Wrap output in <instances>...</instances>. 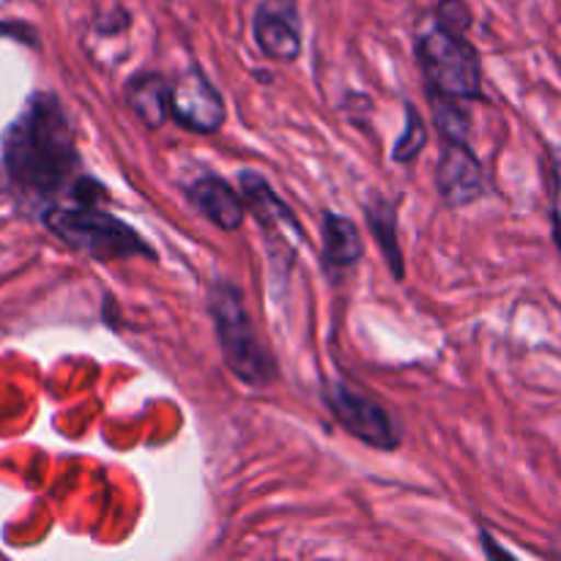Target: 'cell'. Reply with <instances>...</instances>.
I'll return each instance as SVG.
<instances>
[{
	"label": "cell",
	"mask_w": 561,
	"mask_h": 561,
	"mask_svg": "<svg viewBox=\"0 0 561 561\" xmlns=\"http://www.w3.org/2000/svg\"><path fill=\"white\" fill-rule=\"evenodd\" d=\"M252 31L266 58L277 64H294L301 55L299 0H261Z\"/></svg>",
	"instance_id": "obj_7"
},
{
	"label": "cell",
	"mask_w": 561,
	"mask_h": 561,
	"mask_svg": "<svg viewBox=\"0 0 561 561\" xmlns=\"http://www.w3.org/2000/svg\"><path fill=\"white\" fill-rule=\"evenodd\" d=\"M329 409H332L334 420L345 427L354 438H359L367 447L383 449V453H392L400 447V431L394 425L392 416L387 414V409L370 400L367 394L356 392L348 383H329L327 392Z\"/></svg>",
	"instance_id": "obj_5"
},
{
	"label": "cell",
	"mask_w": 561,
	"mask_h": 561,
	"mask_svg": "<svg viewBox=\"0 0 561 561\" xmlns=\"http://www.w3.org/2000/svg\"><path fill=\"white\" fill-rule=\"evenodd\" d=\"M239 184H241V195H244L247 201V208L255 214V219L266 228L268 236L290 233L296 241H301L299 222H296V217L290 214V208L274 195V190L266 184V179H261V175L252 173V170H244Z\"/></svg>",
	"instance_id": "obj_10"
},
{
	"label": "cell",
	"mask_w": 561,
	"mask_h": 561,
	"mask_svg": "<svg viewBox=\"0 0 561 561\" xmlns=\"http://www.w3.org/2000/svg\"><path fill=\"white\" fill-rule=\"evenodd\" d=\"M208 310H211L219 351H222V359L230 373L250 387H268L277 378V367L247 316L241 290L233 283L219 279L211 285Z\"/></svg>",
	"instance_id": "obj_2"
},
{
	"label": "cell",
	"mask_w": 561,
	"mask_h": 561,
	"mask_svg": "<svg viewBox=\"0 0 561 561\" xmlns=\"http://www.w3.org/2000/svg\"><path fill=\"white\" fill-rule=\"evenodd\" d=\"M416 58L422 71L438 96L447 99H480L482 96V69L480 53L471 47L469 38L444 25H433L431 31L416 38Z\"/></svg>",
	"instance_id": "obj_4"
},
{
	"label": "cell",
	"mask_w": 561,
	"mask_h": 561,
	"mask_svg": "<svg viewBox=\"0 0 561 561\" xmlns=\"http://www.w3.org/2000/svg\"><path fill=\"white\" fill-rule=\"evenodd\" d=\"M458 99H447V96H438V102H433V113H436V124L442 129L444 137H453V140H463L466 129V113L458 107Z\"/></svg>",
	"instance_id": "obj_15"
},
{
	"label": "cell",
	"mask_w": 561,
	"mask_h": 561,
	"mask_svg": "<svg viewBox=\"0 0 561 561\" xmlns=\"http://www.w3.org/2000/svg\"><path fill=\"white\" fill-rule=\"evenodd\" d=\"M362 255H365V244L356 225L334 211L323 214V266L337 274L359 263Z\"/></svg>",
	"instance_id": "obj_11"
},
{
	"label": "cell",
	"mask_w": 561,
	"mask_h": 561,
	"mask_svg": "<svg viewBox=\"0 0 561 561\" xmlns=\"http://www.w3.org/2000/svg\"><path fill=\"white\" fill-rule=\"evenodd\" d=\"M553 179H557V190H553V222H557V239H559V247H561V153L557 157Z\"/></svg>",
	"instance_id": "obj_17"
},
{
	"label": "cell",
	"mask_w": 561,
	"mask_h": 561,
	"mask_svg": "<svg viewBox=\"0 0 561 561\" xmlns=\"http://www.w3.org/2000/svg\"><path fill=\"white\" fill-rule=\"evenodd\" d=\"M190 201L201 208L208 222L217 225L225 233H236L247 219V201L244 195L233 190L219 175H203L190 186Z\"/></svg>",
	"instance_id": "obj_9"
},
{
	"label": "cell",
	"mask_w": 561,
	"mask_h": 561,
	"mask_svg": "<svg viewBox=\"0 0 561 561\" xmlns=\"http://www.w3.org/2000/svg\"><path fill=\"white\" fill-rule=\"evenodd\" d=\"M44 225L71 250L85 252L96 261H118V257H153V250L118 217L99 211L93 203L77 206H53L44 211Z\"/></svg>",
	"instance_id": "obj_3"
},
{
	"label": "cell",
	"mask_w": 561,
	"mask_h": 561,
	"mask_svg": "<svg viewBox=\"0 0 561 561\" xmlns=\"http://www.w3.org/2000/svg\"><path fill=\"white\" fill-rule=\"evenodd\" d=\"M425 146H427L425 124H422L420 113H416L411 104H405V129H403V135L398 137V146H394L392 159L398 164H409L420 157L422 148Z\"/></svg>",
	"instance_id": "obj_14"
},
{
	"label": "cell",
	"mask_w": 561,
	"mask_h": 561,
	"mask_svg": "<svg viewBox=\"0 0 561 561\" xmlns=\"http://www.w3.org/2000/svg\"><path fill=\"white\" fill-rule=\"evenodd\" d=\"M436 22L438 25L449 27V31L466 33L471 25V11L463 0H442L436 5Z\"/></svg>",
	"instance_id": "obj_16"
},
{
	"label": "cell",
	"mask_w": 561,
	"mask_h": 561,
	"mask_svg": "<svg viewBox=\"0 0 561 561\" xmlns=\"http://www.w3.org/2000/svg\"><path fill=\"white\" fill-rule=\"evenodd\" d=\"M367 222L370 230L376 233V241L381 244L383 257H387L389 268L398 279H403V250H400L398 241V219H394V208L387 201L376 197L373 203H367Z\"/></svg>",
	"instance_id": "obj_13"
},
{
	"label": "cell",
	"mask_w": 561,
	"mask_h": 561,
	"mask_svg": "<svg viewBox=\"0 0 561 561\" xmlns=\"http://www.w3.org/2000/svg\"><path fill=\"white\" fill-rule=\"evenodd\" d=\"M126 99L151 129L170 118V82L162 75H137L126 88Z\"/></svg>",
	"instance_id": "obj_12"
},
{
	"label": "cell",
	"mask_w": 561,
	"mask_h": 561,
	"mask_svg": "<svg viewBox=\"0 0 561 561\" xmlns=\"http://www.w3.org/2000/svg\"><path fill=\"white\" fill-rule=\"evenodd\" d=\"M436 186L444 203L453 208H463L469 203L480 201L485 192V181H482V170L471 148L466 140H453L444 137L442 157H438L436 168Z\"/></svg>",
	"instance_id": "obj_8"
},
{
	"label": "cell",
	"mask_w": 561,
	"mask_h": 561,
	"mask_svg": "<svg viewBox=\"0 0 561 561\" xmlns=\"http://www.w3.org/2000/svg\"><path fill=\"white\" fill-rule=\"evenodd\" d=\"M170 118L197 135H214L225 124L222 93L197 66L170 82Z\"/></svg>",
	"instance_id": "obj_6"
},
{
	"label": "cell",
	"mask_w": 561,
	"mask_h": 561,
	"mask_svg": "<svg viewBox=\"0 0 561 561\" xmlns=\"http://www.w3.org/2000/svg\"><path fill=\"white\" fill-rule=\"evenodd\" d=\"M3 168L22 201L47 203L75 192L80 170L75 129L55 93H33L3 131Z\"/></svg>",
	"instance_id": "obj_1"
}]
</instances>
